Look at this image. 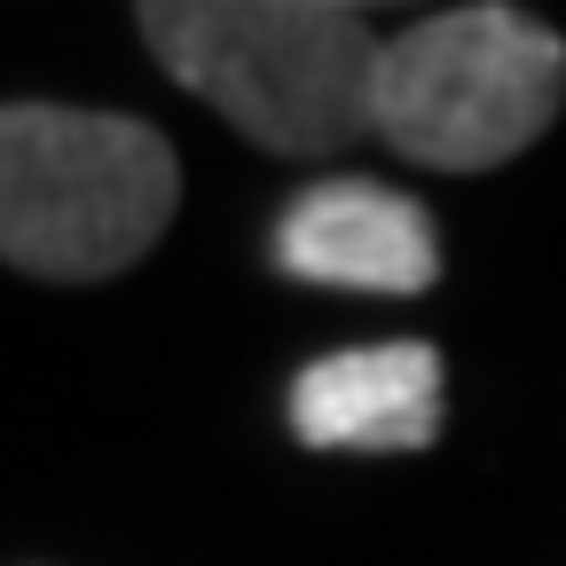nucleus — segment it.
<instances>
[{"instance_id": "20e7f679", "label": "nucleus", "mask_w": 566, "mask_h": 566, "mask_svg": "<svg viewBox=\"0 0 566 566\" xmlns=\"http://www.w3.org/2000/svg\"><path fill=\"white\" fill-rule=\"evenodd\" d=\"M275 268L300 283H323V292L409 300V292H433L441 237L417 197L363 181V174H338V181L300 189L275 212Z\"/></svg>"}, {"instance_id": "f03ea898", "label": "nucleus", "mask_w": 566, "mask_h": 566, "mask_svg": "<svg viewBox=\"0 0 566 566\" xmlns=\"http://www.w3.org/2000/svg\"><path fill=\"white\" fill-rule=\"evenodd\" d=\"M181 205V158L150 118L0 103V260L40 283H103Z\"/></svg>"}, {"instance_id": "7ed1b4c3", "label": "nucleus", "mask_w": 566, "mask_h": 566, "mask_svg": "<svg viewBox=\"0 0 566 566\" xmlns=\"http://www.w3.org/2000/svg\"><path fill=\"white\" fill-rule=\"evenodd\" d=\"M566 103V40L504 0L441 9L378 48L370 134L433 174H495L551 134Z\"/></svg>"}, {"instance_id": "f257e3e1", "label": "nucleus", "mask_w": 566, "mask_h": 566, "mask_svg": "<svg viewBox=\"0 0 566 566\" xmlns=\"http://www.w3.org/2000/svg\"><path fill=\"white\" fill-rule=\"evenodd\" d=\"M150 55L275 158H331L370 134L378 32L338 0H150Z\"/></svg>"}, {"instance_id": "39448f33", "label": "nucleus", "mask_w": 566, "mask_h": 566, "mask_svg": "<svg viewBox=\"0 0 566 566\" xmlns=\"http://www.w3.org/2000/svg\"><path fill=\"white\" fill-rule=\"evenodd\" d=\"M441 354L424 338H378L346 346L300 370L292 386V433L307 449H370V457H417L441 441Z\"/></svg>"}]
</instances>
